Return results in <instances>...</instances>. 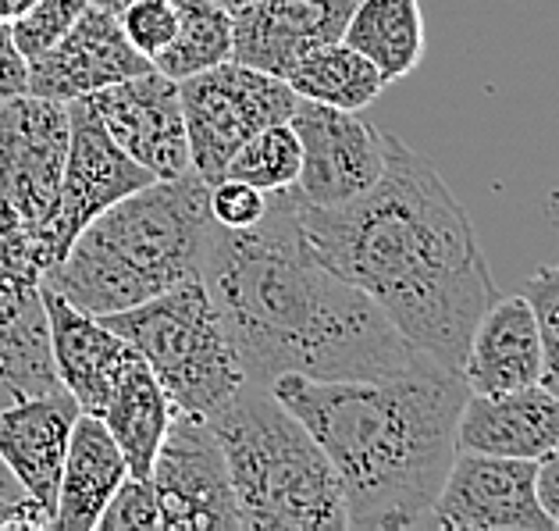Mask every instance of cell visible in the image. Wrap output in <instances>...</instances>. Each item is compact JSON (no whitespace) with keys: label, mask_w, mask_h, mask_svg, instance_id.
<instances>
[{"label":"cell","mask_w":559,"mask_h":531,"mask_svg":"<svg viewBox=\"0 0 559 531\" xmlns=\"http://www.w3.org/2000/svg\"><path fill=\"white\" fill-rule=\"evenodd\" d=\"M385 135V168L338 208L299 200L313 257L371 296L414 350L460 371L477 318L499 285L467 208L417 150Z\"/></svg>","instance_id":"obj_1"},{"label":"cell","mask_w":559,"mask_h":531,"mask_svg":"<svg viewBox=\"0 0 559 531\" xmlns=\"http://www.w3.org/2000/svg\"><path fill=\"white\" fill-rule=\"evenodd\" d=\"M200 282L253 386L278 375L381 378L420 357L371 296L313 257L293 186L267 197L253 228H211Z\"/></svg>","instance_id":"obj_2"},{"label":"cell","mask_w":559,"mask_h":531,"mask_svg":"<svg viewBox=\"0 0 559 531\" xmlns=\"http://www.w3.org/2000/svg\"><path fill=\"white\" fill-rule=\"evenodd\" d=\"M321 442L343 485L346 528H431L435 496L456 453L463 375L428 353L395 375L318 382L278 375L267 386Z\"/></svg>","instance_id":"obj_3"},{"label":"cell","mask_w":559,"mask_h":531,"mask_svg":"<svg viewBox=\"0 0 559 531\" xmlns=\"http://www.w3.org/2000/svg\"><path fill=\"white\" fill-rule=\"evenodd\" d=\"M211 186L197 172L121 197L72 239L44 279L93 318L118 315L200 275L214 228Z\"/></svg>","instance_id":"obj_4"},{"label":"cell","mask_w":559,"mask_h":531,"mask_svg":"<svg viewBox=\"0 0 559 531\" xmlns=\"http://www.w3.org/2000/svg\"><path fill=\"white\" fill-rule=\"evenodd\" d=\"M222 442L239 524L250 531H346L343 485L289 406L247 382L207 414Z\"/></svg>","instance_id":"obj_5"},{"label":"cell","mask_w":559,"mask_h":531,"mask_svg":"<svg viewBox=\"0 0 559 531\" xmlns=\"http://www.w3.org/2000/svg\"><path fill=\"white\" fill-rule=\"evenodd\" d=\"M100 321L150 364L175 411L207 417L247 386V371L200 275Z\"/></svg>","instance_id":"obj_6"},{"label":"cell","mask_w":559,"mask_h":531,"mask_svg":"<svg viewBox=\"0 0 559 531\" xmlns=\"http://www.w3.org/2000/svg\"><path fill=\"white\" fill-rule=\"evenodd\" d=\"M189 165L203 182L225 179L236 150L275 121H289L296 93L285 79L257 72L239 61H222L179 83Z\"/></svg>","instance_id":"obj_7"},{"label":"cell","mask_w":559,"mask_h":531,"mask_svg":"<svg viewBox=\"0 0 559 531\" xmlns=\"http://www.w3.org/2000/svg\"><path fill=\"white\" fill-rule=\"evenodd\" d=\"M146 482L160 507V531H242L222 442L203 414H171Z\"/></svg>","instance_id":"obj_8"},{"label":"cell","mask_w":559,"mask_h":531,"mask_svg":"<svg viewBox=\"0 0 559 531\" xmlns=\"http://www.w3.org/2000/svg\"><path fill=\"white\" fill-rule=\"evenodd\" d=\"M68 157V104L33 97L0 101V200L47 247ZM50 253V250H47Z\"/></svg>","instance_id":"obj_9"},{"label":"cell","mask_w":559,"mask_h":531,"mask_svg":"<svg viewBox=\"0 0 559 531\" xmlns=\"http://www.w3.org/2000/svg\"><path fill=\"white\" fill-rule=\"evenodd\" d=\"M150 182H154V175L143 165H135L126 150L111 140V132L104 129L90 97L68 101V157H64L58 208H53L47 228L50 261L58 264L68 253V247H72V239L100 211H107L111 203Z\"/></svg>","instance_id":"obj_10"},{"label":"cell","mask_w":559,"mask_h":531,"mask_svg":"<svg viewBox=\"0 0 559 531\" xmlns=\"http://www.w3.org/2000/svg\"><path fill=\"white\" fill-rule=\"evenodd\" d=\"M289 126L299 140L296 197L310 208H338L364 197L385 168V135L357 111L299 97Z\"/></svg>","instance_id":"obj_11"},{"label":"cell","mask_w":559,"mask_h":531,"mask_svg":"<svg viewBox=\"0 0 559 531\" xmlns=\"http://www.w3.org/2000/svg\"><path fill=\"white\" fill-rule=\"evenodd\" d=\"M431 528L442 531H552L538 503L535 460L456 449L435 496Z\"/></svg>","instance_id":"obj_12"},{"label":"cell","mask_w":559,"mask_h":531,"mask_svg":"<svg viewBox=\"0 0 559 531\" xmlns=\"http://www.w3.org/2000/svg\"><path fill=\"white\" fill-rule=\"evenodd\" d=\"M90 104L97 107L111 140L154 179H179V175L193 172L175 79L150 68L143 75H132L126 83L93 93Z\"/></svg>","instance_id":"obj_13"},{"label":"cell","mask_w":559,"mask_h":531,"mask_svg":"<svg viewBox=\"0 0 559 531\" xmlns=\"http://www.w3.org/2000/svg\"><path fill=\"white\" fill-rule=\"evenodd\" d=\"M154 64L121 33L118 15L90 4L58 44L29 61V93L68 104L143 75Z\"/></svg>","instance_id":"obj_14"},{"label":"cell","mask_w":559,"mask_h":531,"mask_svg":"<svg viewBox=\"0 0 559 531\" xmlns=\"http://www.w3.org/2000/svg\"><path fill=\"white\" fill-rule=\"evenodd\" d=\"M357 0H250L231 11V61L289 79L310 50L346 33Z\"/></svg>","instance_id":"obj_15"},{"label":"cell","mask_w":559,"mask_h":531,"mask_svg":"<svg viewBox=\"0 0 559 531\" xmlns=\"http://www.w3.org/2000/svg\"><path fill=\"white\" fill-rule=\"evenodd\" d=\"M75 417L79 403L64 389L0 406V464L47 510V517L58 499L61 464Z\"/></svg>","instance_id":"obj_16"},{"label":"cell","mask_w":559,"mask_h":531,"mask_svg":"<svg viewBox=\"0 0 559 531\" xmlns=\"http://www.w3.org/2000/svg\"><path fill=\"white\" fill-rule=\"evenodd\" d=\"M39 296H44L50 357L61 389L79 403L83 414H100L132 346L115 329H107L100 318L68 304L47 282L39 285Z\"/></svg>","instance_id":"obj_17"},{"label":"cell","mask_w":559,"mask_h":531,"mask_svg":"<svg viewBox=\"0 0 559 531\" xmlns=\"http://www.w3.org/2000/svg\"><path fill=\"white\" fill-rule=\"evenodd\" d=\"M559 442V397L545 386L467 392L456 421V449L538 460Z\"/></svg>","instance_id":"obj_18"},{"label":"cell","mask_w":559,"mask_h":531,"mask_svg":"<svg viewBox=\"0 0 559 531\" xmlns=\"http://www.w3.org/2000/svg\"><path fill=\"white\" fill-rule=\"evenodd\" d=\"M460 375L471 392H507L538 382L542 346L524 296L499 293L492 307L477 318Z\"/></svg>","instance_id":"obj_19"},{"label":"cell","mask_w":559,"mask_h":531,"mask_svg":"<svg viewBox=\"0 0 559 531\" xmlns=\"http://www.w3.org/2000/svg\"><path fill=\"white\" fill-rule=\"evenodd\" d=\"M129 479L126 457H121L111 432L97 414L79 411L72 435H68L58 499L47 531H97V521L107 499Z\"/></svg>","instance_id":"obj_20"},{"label":"cell","mask_w":559,"mask_h":531,"mask_svg":"<svg viewBox=\"0 0 559 531\" xmlns=\"http://www.w3.org/2000/svg\"><path fill=\"white\" fill-rule=\"evenodd\" d=\"M171 414L175 406L165 386L157 382L150 364L132 350L115 378L111 397H107L97 414L104 428L111 432V439L118 442L132 479H150V468H154L160 439H165L171 425Z\"/></svg>","instance_id":"obj_21"},{"label":"cell","mask_w":559,"mask_h":531,"mask_svg":"<svg viewBox=\"0 0 559 531\" xmlns=\"http://www.w3.org/2000/svg\"><path fill=\"white\" fill-rule=\"evenodd\" d=\"M44 392H61L44 296L39 290L0 293V406Z\"/></svg>","instance_id":"obj_22"},{"label":"cell","mask_w":559,"mask_h":531,"mask_svg":"<svg viewBox=\"0 0 559 531\" xmlns=\"http://www.w3.org/2000/svg\"><path fill=\"white\" fill-rule=\"evenodd\" d=\"M343 44L360 50L385 83H400L425 58V15L420 0H357Z\"/></svg>","instance_id":"obj_23"},{"label":"cell","mask_w":559,"mask_h":531,"mask_svg":"<svg viewBox=\"0 0 559 531\" xmlns=\"http://www.w3.org/2000/svg\"><path fill=\"white\" fill-rule=\"evenodd\" d=\"M285 83L293 86L296 97L329 104V107H338V111H364V107L374 104L381 97V90L389 86L378 68L367 61L360 50L343 44V39L310 50L307 58L293 68Z\"/></svg>","instance_id":"obj_24"},{"label":"cell","mask_w":559,"mask_h":531,"mask_svg":"<svg viewBox=\"0 0 559 531\" xmlns=\"http://www.w3.org/2000/svg\"><path fill=\"white\" fill-rule=\"evenodd\" d=\"M175 4V36L157 54L154 64L160 75L182 79L207 72V68L231 61V11L214 0H171Z\"/></svg>","instance_id":"obj_25"},{"label":"cell","mask_w":559,"mask_h":531,"mask_svg":"<svg viewBox=\"0 0 559 531\" xmlns=\"http://www.w3.org/2000/svg\"><path fill=\"white\" fill-rule=\"evenodd\" d=\"M296 175H299V140L289 121H275V126L253 132L225 168V179L250 182L257 189H264V193H278V189L296 186Z\"/></svg>","instance_id":"obj_26"},{"label":"cell","mask_w":559,"mask_h":531,"mask_svg":"<svg viewBox=\"0 0 559 531\" xmlns=\"http://www.w3.org/2000/svg\"><path fill=\"white\" fill-rule=\"evenodd\" d=\"M50 253L29 225L0 200V293H33L50 275Z\"/></svg>","instance_id":"obj_27"},{"label":"cell","mask_w":559,"mask_h":531,"mask_svg":"<svg viewBox=\"0 0 559 531\" xmlns=\"http://www.w3.org/2000/svg\"><path fill=\"white\" fill-rule=\"evenodd\" d=\"M531 315H535L538 346H542V375L538 386L559 397V264L538 268L524 282V293Z\"/></svg>","instance_id":"obj_28"},{"label":"cell","mask_w":559,"mask_h":531,"mask_svg":"<svg viewBox=\"0 0 559 531\" xmlns=\"http://www.w3.org/2000/svg\"><path fill=\"white\" fill-rule=\"evenodd\" d=\"M86 8L90 0H33V8L11 22V44L19 47L25 61H33L58 44Z\"/></svg>","instance_id":"obj_29"},{"label":"cell","mask_w":559,"mask_h":531,"mask_svg":"<svg viewBox=\"0 0 559 531\" xmlns=\"http://www.w3.org/2000/svg\"><path fill=\"white\" fill-rule=\"evenodd\" d=\"M97 531H160V507L146 479H129L107 499Z\"/></svg>","instance_id":"obj_30"},{"label":"cell","mask_w":559,"mask_h":531,"mask_svg":"<svg viewBox=\"0 0 559 531\" xmlns=\"http://www.w3.org/2000/svg\"><path fill=\"white\" fill-rule=\"evenodd\" d=\"M118 22H121V33L129 36V44L140 50L146 61H154L175 36V4L171 0H132L118 15Z\"/></svg>","instance_id":"obj_31"},{"label":"cell","mask_w":559,"mask_h":531,"mask_svg":"<svg viewBox=\"0 0 559 531\" xmlns=\"http://www.w3.org/2000/svg\"><path fill=\"white\" fill-rule=\"evenodd\" d=\"M267 197L264 189L239 179H217L211 186V217L222 228H253L267 214Z\"/></svg>","instance_id":"obj_32"},{"label":"cell","mask_w":559,"mask_h":531,"mask_svg":"<svg viewBox=\"0 0 559 531\" xmlns=\"http://www.w3.org/2000/svg\"><path fill=\"white\" fill-rule=\"evenodd\" d=\"M47 510L0 464V531H47Z\"/></svg>","instance_id":"obj_33"},{"label":"cell","mask_w":559,"mask_h":531,"mask_svg":"<svg viewBox=\"0 0 559 531\" xmlns=\"http://www.w3.org/2000/svg\"><path fill=\"white\" fill-rule=\"evenodd\" d=\"M29 93V61L11 44V25L0 22V101Z\"/></svg>","instance_id":"obj_34"},{"label":"cell","mask_w":559,"mask_h":531,"mask_svg":"<svg viewBox=\"0 0 559 531\" xmlns=\"http://www.w3.org/2000/svg\"><path fill=\"white\" fill-rule=\"evenodd\" d=\"M535 485H538V503L549 514L559 510V442L545 457L535 460Z\"/></svg>","instance_id":"obj_35"},{"label":"cell","mask_w":559,"mask_h":531,"mask_svg":"<svg viewBox=\"0 0 559 531\" xmlns=\"http://www.w3.org/2000/svg\"><path fill=\"white\" fill-rule=\"evenodd\" d=\"M29 8H33V0H0V22L11 25L15 19H22Z\"/></svg>","instance_id":"obj_36"},{"label":"cell","mask_w":559,"mask_h":531,"mask_svg":"<svg viewBox=\"0 0 559 531\" xmlns=\"http://www.w3.org/2000/svg\"><path fill=\"white\" fill-rule=\"evenodd\" d=\"M93 8H100V11H107V15H121V11H126L132 0H90Z\"/></svg>","instance_id":"obj_37"},{"label":"cell","mask_w":559,"mask_h":531,"mask_svg":"<svg viewBox=\"0 0 559 531\" xmlns=\"http://www.w3.org/2000/svg\"><path fill=\"white\" fill-rule=\"evenodd\" d=\"M214 4H222V8H228V11H239L242 4H250V0H214Z\"/></svg>","instance_id":"obj_38"},{"label":"cell","mask_w":559,"mask_h":531,"mask_svg":"<svg viewBox=\"0 0 559 531\" xmlns=\"http://www.w3.org/2000/svg\"><path fill=\"white\" fill-rule=\"evenodd\" d=\"M552 524H556V528H559V510H556V514H552Z\"/></svg>","instance_id":"obj_39"}]
</instances>
